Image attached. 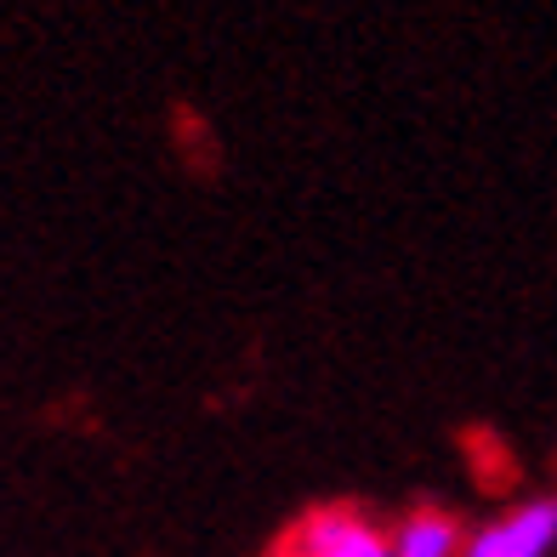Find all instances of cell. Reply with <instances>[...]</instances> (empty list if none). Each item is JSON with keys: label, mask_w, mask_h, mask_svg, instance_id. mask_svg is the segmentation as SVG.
Here are the masks:
<instances>
[{"label": "cell", "mask_w": 557, "mask_h": 557, "mask_svg": "<svg viewBox=\"0 0 557 557\" xmlns=\"http://www.w3.org/2000/svg\"><path fill=\"white\" fill-rule=\"evenodd\" d=\"M273 557H393V529H375L364 512H347V506H324L301 518Z\"/></svg>", "instance_id": "obj_1"}, {"label": "cell", "mask_w": 557, "mask_h": 557, "mask_svg": "<svg viewBox=\"0 0 557 557\" xmlns=\"http://www.w3.org/2000/svg\"><path fill=\"white\" fill-rule=\"evenodd\" d=\"M557 546V500H523L467 535L461 557H546Z\"/></svg>", "instance_id": "obj_2"}, {"label": "cell", "mask_w": 557, "mask_h": 557, "mask_svg": "<svg viewBox=\"0 0 557 557\" xmlns=\"http://www.w3.org/2000/svg\"><path fill=\"white\" fill-rule=\"evenodd\" d=\"M461 552H467V535L449 512L421 506V512L393 523V557H461Z\"/></svg>", "instance_id": "obj_3"}]
</instances>
